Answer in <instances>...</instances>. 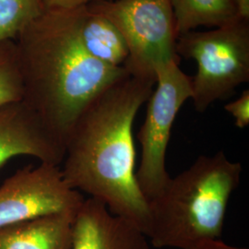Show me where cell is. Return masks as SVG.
<instances>
[{
	"label": "cell",
	"mask_w": 249,
	"mask_h": 249,
	"mask_svg": "<svg viewBox=\"0 0 249 249\" xmlns=\"http://www.w3.org/2000/svg\"><path fill=\"white\" fill-rule=\"evenodd\" d=\"M155 83L126 75L104 90L69 135L61 168L70 187L103 202L147 237L151 215L136 181L132 127Z\"/></svg>",
	"instance_id": "1"
},
{
	"label": "cell",
	"mask_w": 249,
	"mask_h": 249,
	"mask_svg": "<svg viewBox=\"0 0 249 249\" xmlns=\"http://www.w3.org/2000/svg\"><path fill=\"white\" fill-rule=\"evenodd\" d=\"M80 9H45L15 40L22 102L64 148L89 105L128 75L124 67L108 66L87 53L80 41Z\"/></svg>",
	"instance_id": "2"
},
{
	"label": "cell",
	"mask_w": 249,
	"mask_h": 249,
	"mask_svg": "<svg viewBox=\"0 0 249 249\" xmlns=\"http://www.w3.org/2000/svg\"><path fill=\"white\" fill-rule=\"evenodd\" d=\"M242 165L225 152L200 155L187 169L171 178L148 202L156 249H187L206 239L221 238L228 203L239 187Z\"/></svg>",
	"instance_id": "3"
},
{
	"label": "cell",
	"mask_w": 249,
	"mask_h": 249,
	"mask_svg": "<svg viewBox=\"0 0 249 249\" xmlns=\"http://www.w3.org/2000/svg\"><path fill=\"white\" fill-rule=\"evenodd\" d=\"M176 50L178 56L196 62L191 100L196 111L204 113L213 103L231 97L237 87L249 82V18L178 36Z\"/></svg>",
	"instance_id": "4"
},
{
	"label": "cell",
	"mask_w": 249,
	"mask_h": 249,
	"mask_svg": "<svg viewBox=\"0 0 249 249\" xmlns=\"http://www.w3.org/2000/svg\"><path fill=\"white\" fill-rule=\"evenodd\" d=\"M110 20L128 49V75L156 80L157 66L178 60V33L169 0H101L87 5Z\"/></svg>",
	"instance_id": "5"
},
{
	"label": "cell",
	"mask_w": 249,
	"mask_h": 249,
	"mask_svg": "<svg viewBox=\"0 0 249 249\" xmlns=\"http://www.w3.org/2000/svg\"><path fill=\"white\" fill-rule=\"evenodd\" d=\"M180 59L157 66L156 89L147 101L145 120L139 133L142 155L136 181L149 202L158 196L169 181L166 151L171 131L182 106L191 99V77L179 68Z\"/></svg>",
	"instance_id": "6"
},
{
	"label": "cell",
	"mask_w": 249,
	"mask_h": 249,
	"mask_svg": "<svg viewBox=\"0 0 249 249\" xmlns=\"http://www.w3.org/2000/svg\"><path fill=\"white\" fill-rule=\"evenodd\" d=\"M85 198L70 187L59 165L40 162L0 185V228L56 213H76Z\"/></svg>",
	"instance_id": "7"
},
{
	"label": "cell",
	"mask_w": 249,
	"mask_h": 249,
	"mask_svg": "<svg viewBox=\"0 0 249 249\" xmlns=\"http://www.w3.org/2000/svg\"><path fill=\"white\" fill-rule=\"evenodd\" d=\"M65 148L24 102L0 108V168L18 156L60 165Z\"/></svg>",
	"instance_id": "8"
},
{
	"label": "cell",
	"mask_w": 249,
	"mask_h": 249,
	"mask_svg": "<svg viewBox=\"0 0 249 249\" xmlns=\"http://www.w3.org/2000/svg\"><path fill=\"white\" fill-rule=\"evenodd\" d=\"M148 240L134 224L89 197L74 216L71 249H150Z\"/></svg>",
	"instance_id": "9"
},
{
	"label": "cell",
	"mask_w": 249,
	"mask_h": 249,
	"mask_svg": "<svg viewBox=\"0 0 249 249\" xmlns=\"http://www.w3.org/2000/svg\"><path fill=\"white\" fill-rule=\"evenodd\" d=\"M76 213H56L0 228V249H71Z\"/></svg>",
	"instance_id": "10"
},
{
	"label": "cell",
	"mask_w": 249,
	"mask_h": 249,
	"mask_svg": "<svg viewBox=\"0 0 249 249\" xmlns=\"http://www.w3.org/2000/svg\"><path fill=\"white\" fill-rule=\"evenodd\" d=\"M79 31L81 44L92 57L108 66L123 67L128 49L123 36L110 20L85 6L80 9Z\"/></svg>",
	"instance_id": "11"
},
{
	"label": "cell",
	"mask_w": 249,
	"mask_h": 249,
	"mask_svg": "<svg viewBox=\"0 0 249 249\" xmlns=\"http://www.w3.org/2000/svg\"><path fill=\"white\" fill-rule=\"evenodd\" d=\"M178 36L200 26H225L243 18L238 0H169Z\"/></svg>",
	"instance_id": "12"
},
{
	"label": "cell",
	"mask_w": 249,
	"mask_h": 249,
	"mask_svg": "<svg viewBox=\"0 0 249 249\" xmlns=\"http://www.w3.org/2000/svg\"><path fill=\"white\" fill-rule=\"evenodd\" d=\"M45 10L42 0H0V45L15 41Z\"/></svg>",
	"instance_id": "13"
},
{
	"label": "cell",
	"mask_w": 249,
	"mask_h": 249,
	"mask_svg": "<svg viewBox=\"0 0 249 249\" xmlns=\"http://www.w3.org/2000/svg\"><path fill=\"white\" fill-rule=\"evenodd\" d=\"M24 84L15 41L0 45V108L23 101Z\"/></svg>",
	"instance_id": "14"
},
{
	"label": "cell",
	"mask_w": 249,
	"mask_h": 249,
	"mask_svg": "<svg viewBox=\"0 0 249 249\" xmlns=\"http://www.w3.org/2000/svg\"><path fill=\"white\" fill-rule=\"evenodd\" d=\"M224 109L234 119V124L238 128H246L249 124V90L242 92L239 98L224 106Z\"/></svg>",
	"instance_id": "15"
},
{
	"label": "cell",
	"mask_w": 249,
	"mask_h": 249,
	"mask_svg": "<svg viewBox=\"0 0 249 249\" xmlns=\"http://www.w3.org/2000/svg\"><path fill=\"white\" fill-rule=\"evenodd\" d=\"M95 0H42L45 9L75 10L87 6Z\"/></svg>",
	"instance_id": "16"
},
{
	"label": "cell",
	"mask_w": 249,
	"mask_h": 249,
	"mask_svg": "<svg viewBox=\"0 0 249 249\" xmlns=\"http://www.w3.org/2000/svg\"><path fill=\"white\" fill-rule=\"evenodd\" d=\"M187 249H249L247 248H239L228 245L220 238H213V239H206L196 243V245L192 246L191 248Z\"/></svg>",
	"instance_id": "17"
},
{
	"label": "cell",
	"mask_w": 249,
	"mask_h": 249,
	"mask_svg": "<svg viewBox=\"0 0 249 249\" xmlns=\"http://www.w3.org/2000/svg\"><path fill=\"white\" fill-rule=\"evenodd\" d=\"M240 7L241 16L249 18V0H238Z\"/></svg>",
	"instance_id": "18"
},
{
	"label": "cell",
	"mask_w": 249,
	"mask_h": 249,
	"mask_svg": "<svg viewBox=\"0 0 249 249\" xmlns=\"http://www.w3.org/2000/svg\"><path fill=\"white\" fill-rule=\"evenodd\" d=\"M95 1H101V0H95Z\"/></svg>",
	"instance_id": "19"
}]
</instances>
